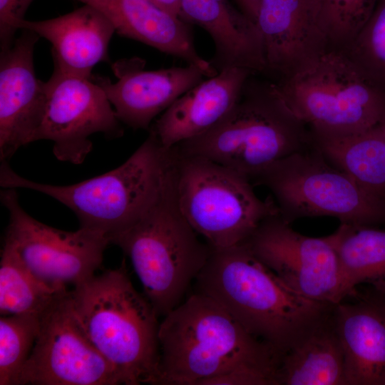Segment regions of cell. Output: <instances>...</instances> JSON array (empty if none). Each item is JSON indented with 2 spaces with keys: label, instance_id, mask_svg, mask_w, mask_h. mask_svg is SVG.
Instances as JSON below:
<instances>
[{
  "label": "cell",
  "instance_id": "cell-25",
  "mask_svg": "<svg viewBox=\"0 0 385 385\" xmlns=\"http://www.w3.org/2000/svg\"><path fill=\"white\" fill-rule=\"evenodd\" d=\"M68 289L43 282L25 265L14 246L4 240L0 262L1 316L41 315Z\"/></svg>",
  "mask_w": 385,
  "mask_h": 385
},
{
  "label": "cell",
  "instance_id": "cell-20",
  "mask_svg": "<svg viewBox=\"0 0 385 385\" xmlns=\"http://www.w3.org/2000/svg\"><path fill=\"white\" fill-rule=\"evenodd\" d=\"M379 296L333 306L346 385H385V295Z\"/></svg>",
  "mask_w": 385,
  "mask_h": 385
},
{
  "label": "cell",
  "instance_id": "cell-4",
  "mask_svg": "<svg viewBox=\"0 0 385 385\" xmlns=\"http://www.w3.org/2000/svg\"><path fill=\"white\" fill-rule=\"evenodd\" d=\"M171 167L170 148L149 135L117 168L70 185L28 180L8 162L0 166L3 188H24L48 195L71 210L83 227L102 233L111 242L134 225L159 197Z\"/></svg>",
  "mask_w": 385,
  "mask_h": 385
},
{
  "label": "cell",
  "instance_id": "cell-28",
  "mask_svg": "<svg viewBox=\"0 0 385 385\" xmlns=\"http://www.w3.org/2000/svg\"><path fill=\"white\" fill-rule=\"evenodd\" d=\"M340 51L371 84L385 92V0H379L356 37Z\"/></svg>",
  "mask_w": 385,
  "mask_h": 385
},
{
  "label": "cell",
  "instance_id": "cell-19",
  "mask_svg": "<svg viewBox=\"0 0 385 385\" xmlns=\"http://www.w3.org/2000/svg\"><path fill=\"white\" fill-rule=\"evenodd\" d=\"M99 10L115 33L195 65L205 76L218 73L196 51L188 23L150 0H77Z\"/></svg>",
  "mask_w": 385,
  "mask_h": 385
},
{
  "label": "cell",
  "instance_id": "cell-17",
  "mask_svg": "<svg viewBox=\"0 0 385 385\" xmlns=\"http://www.w3.org/2000/svg\"><path fill=\"white\" fill-rule=\"evenodd\" d=\"M252 74L246 68L232 67L203 80L175 100L155 120L150 132L165 148L203 133L233 108Z\"/></svg>",
  "mask_w": 385,
  "mask_h": 385
},
{
  "label": "cell",
  "instance_id": "cell-6",
  "mask_svg": "<svg viewBox=\"0 0 385 385\" xmlns=\"http://www.w3.org/2000/svg\"><path fill=\"white\" fill-rule=\"evenodd\" d=\"M183 215L176 198L173 162L157 200L130 227L113 237L129 257L158 317L177 307L205 266L210 246Z\"/></svg>",
  "mask_w": 385,
  "mask_h": 385
},
{
  "label": "cell",
  "instance_id": "cell-11",
  "mask_svg": "<svg viewBox=\"0 0 385 385\" xmlns=\"http://www.w3.org/2000/svg\"><path fill=\"white\" fill-rule=\"evenodd\" d=\"M244 243L289 287L308 299L335 305L350 296L330 235H304L277 214L263 220Z\"/></svg>",
  "mask_w": 385,
  "mask_h": 385
},
{
  "label": "cell",
  "instance_id": "cell-16",
  "mask_svg": "<svg viewBox=\"0 0 385 385\" xmlns=\"http://www.w3.org/2000/svg\"><path fill=\"white\" fill-rule=\"evenodd\" d=\"M255 24L262 39L266 72L281 79L329 49L307 0H262Z\"/></svg>",
  "mask_w": 385,
  "mask_h": 385
},
{
  "label": "cell",
  "instance_id": "cell-12",
  "mask_svg": "<svg viewBox=\"0 0 385 385\" xmlns=\"http://www.w3.org/2000/svg\"><path fill=\"white\" fill-rule=\"evenodd\" d=\"M71 291L40 317V331L18 385H118L113 366L96 349L77 321Z\"/></svg>",
  "mask_w": 385,
  "mask_h": 385
},
{
  "label": "cell",
  "instance_id": "cell-22",
  "mask_svg": "<svg viewBox=\"0 0 385 385\" xmlns=\"http://www.w3.org/2000/svg\"><path fill=\"white\" fill-rule=\"evenodd\" d=\"M332 309L282 354L277 385H346Z\"/></svg>",
  "mask_w": 385,
  "mask_h": 385
},
{
  "label": "cell",
  "instance_id": "cell-30",
  "mask_svg": "<svg viewBox=\"0 0 385 385\" xmlns=\"http://www.w3.org/2000/svg\"><path fill=\"white\" fill-rule=\"evenodd\" d=\"M242 12L255 23L262 0H237Z\"/></svg>",
  "mask_w": 385,
  "mask_h": 385
},
{
  "label": "cell",
  "instance_id": "cell-1",
  "mask_svg": "<svg viewBox=\"0 0 385 385\" xmlns=\"http://www.w3.org/2000/svg\"><path fill=\"white\" fill-rule=\"evenodd\" d=\"M158 338V385H203L230 372L277 385L282 354L205 295L194 292L165 315Z\"/></svg>",
  "mask_w": 385,
  "mask_h": 385
},
{
  "label": "cell",
  "instance_id": "cell-8",
  "mask_svg": "<svg viewBox=\"0 0 385 385\" xmlns=\"http://www.w3.org/2000/svg\"><path fill=\"white\" fill-rule=\"evenodd\" d=\"M179 207L210 247L245 242L261 222L279 214L274 200H262L242 174L209 159L171 148Z\"/></svg>",
  "mask_w": 385,
  "mask_h": 385
},
{
  "label": "cell",
  "instance_id": "cell-18",
  "mask_svg": "<svg viewBox=\"0 0 385 385\" xmlns=\"http://www.w3.org/2000/svg\"><path fill=\"white\" fill-rule=\"evenodd\" d=\"M19 29L32 31L51 43L54 70L88 78L98 63L108 61V46L115 33L106 16L89 4L53 19H24Z\"/></svg>",
  "mask_w": 385,
  "mask_h": 385
},
{
  "label": "cell",
  "instance_id": "cell-23",
  "mask_svg": "<svg viewBox=\"0 0 385 385\" xmlns=\"http://www.w3.org/2000/svg\"><path fill=\"white\" fill-rule=\"evenodd\" d=\"M312 144L334 165L385 203V140L376 125L342 136H315Z\"/></svg>",
  "mask_w": 385,
  "mask_h": 385
},
{
  "label": "cell",
  "instance_id": "cell-9",
  "mask_svg": "<svg viewBox=\"0 0 385 385\" xmlns=\"http://www.w3.org/2000/svg\"><path fill=\"white\" fill-rule=\"evenodd\" d=\"M272 192L279 215L332 217L340 223L385 224V203L331 163L312 144L270 165L254 182Z\"/></svg>",
  "mask_w": 385,
  "mask_h": 385
},
{
  "label": "cell",
  "instance_id": "cell-13",
  "mask_svg": "<svg viewBox=\"0 0 385 385\" xmlns=\"http://www.w3.org/2000/svg\"><path fill=\"white\" fill-rule=\"evenodd\" d=\"M46 106L35 141L53 143L61 161L81 164L92 149L89 137L102 133L123 135L114 108L102 87L92 79L54 70L45 82Z\"/></svg>",
  "mask_w": 385,
  "mask_h": 385
},
{
  "label": "cell",
  "instance_id": "cell-21",
  "mask_svg": "<svg viewBox=\"0 0 385 385\" xmlns=\"http://www.w3.org/2000/svg\"><path fill=\"white\" fill-rule=\"evenodd\" d=\"M180 19L204 29L215 45L210 61L219 72L240 67L266 72L264 47L256 24L228 0H180Z\"/></svg>",
  "mask_w": 385,
  "mask_h": 385
},
{
  "label": "cell",
  "instance_id": "cell-32",
  "mask_svg": "<svg viewBox=\"0 0 385 385\" xmlns=\"http://www.w3.org/2000/svg\"><path fill=\"white\" fill-rule=\"evenodd\" d=\"M378 128H379V130H381L384 138V140H385V114L383 116L382 119L381 120V121L379 122V123L377 125Z\"/></svg>",
  "mask_w": 385,
  "mask_h": 385
},
{
  "label": "cell",
  "instance_id": "cell-5",
  "mask_svg": "<svg viewBox=\"0 0 385 385\" xmlns=\"http://www.w3.org/2000/svg\"><path fill=\"white\" fill-rule=\"evenodd\" d=\"M245 82L240 98L218 123L173 147L229 168L252 181L279 160L312 145V135L277 96L272 83Z\"/></svg>",
  "mask_w": 385,
  "mask_h": 385
},
{
  "label": "cell",
  "instance_id": "cell-15",
  "mask_svg": "<svg viewBox=\"0 0 385 385\" xmlns=\"http://www.w3.org/2000/svg\"><path fill=\"white\" fill-rule=\"evenodd\" d=\"M139 58L121 59L112 64L118 81L92 76L106 93L121 123L135 129H149L155 118L205 76L195 65L154 71L144 70Z\"/></svg>",
  "mask_w": 385,
  "mask_h": 385
},
{
  "label": "cell",
  "instance_id": "cell-3",
  "mask_svg": "<svg viewBox=\"0 0 385 385\" xmlns=\"http://www.w3.org/2000/svg\"><path fill=\"white\" fill-rule=\"evenodd\" d=\"M70 298L77 321L121 384H157L158 316L133 287L125 260L75 286Z\"/></svg>",
  "mask_w": 385,
  "mask_h": 385
},
{
  "label": "cell",
  "instance_id": "cell-29",
  "mask_svg": "<svg viewBox=\"0 0 385 385\" xmlns=\"http://www.w3.org/2000/svg\"><path fill=\"white\" fill-rule=\"evenodd\" d=\"M34 0H0V51L9 48L16 38L19 24Z\"/></svg>",
  "mask_w": 385,
  "mask_h": 385
},
{
  "label": "cell",
  "instance_id": "cell-14",
  "mask_svg": "<svg viewBox=\"0 0 385 385\" xmlns=\"http://www.w3.org/2000/svg\"><path fill=\"white\" fill-rule=\"evenodd\" d=\"M12 45L0 51V160L9 162L35 141L46 106L45 82L36 76L34 53L39 36L21 29Z\"/></svg>",
  "mask_w": 385,
  "mask_h": 385
},
{
  "label": "cell",
  "instance_id": "cell-7",
  "mask_svg": "<svg viewBox=\"0 0 385 385\" xmlns=\"http://www.w3.org/2000/svg\"><path fill=\"white\" fill-rule=\"evenodd\" d=\"M272 85L284 108L312 135L366 131L385 114V92L338 50H326Z\"/></svg>",
  "mask_w": 385,
  "mask_h": 385
},
{
  "label": "cell",
  "instance_id": "cell-2",
  "mask_svg": "<svg viewBox=\"0 0 385 385\" xmlns=\"http://www.w3.org/2000/svg\"><path fill=\"white\" fill-rule=\"evenodd\" d=\"M195 285V293L216 302L247 332L282 355L333 307L292 289L244 242L210 247Z\"/></svg>",
  "mask_w": 385,
  "mask_h": 385
},
{
  "label": "cell",
  "instance_id": "cell-26",
  "mask_svg": "<svg viewBox=\"0 0 385 385\" xmlns=\"http://www.w3.org/2000/svg\"><path fill=\"white\" fill-rule=\"evenodd\" d=\"M329 49L343 50L368 21L379 0H307Z\"/></svg>",
  "mask_w": 385,
  "mask_h": 385
},
{
  "label": "cell",
  "instance_id": "cell-24",
  "mask_svg": "<svg viewBox=\"0 0 385 385\" xmlns=\"http://www.w3.org/2000/svg\"><path fill=\"white\" fill-rule=\"evenodd\" d=\"M329 235L350 295L363 283L385 295V230L340 223Z\"/></svg>",
  "mask_w": 385,
  "mask_h": 385
},
{
  "label": "cell",
  "instance_id": "cell-31",
  "mask_svg": "<svg viewBox=\"0 0 385 385\" xmlns=\"http://www.w3.org/2000/svg\"><path fill=\"white\" fill-rule=\"evenodd\" d=\"M161 8L180 17V0H150Z\"/></svg>",
  "mask_w": 385,
  "mask_h": 385
},
{
  "label": "cell",
  "instance_id": "cell-27",
  "mask_svg": "<svg viewBox=\"0 0 385 385\" xmlns=\"http://www.w3.org/2000/svg\"><path fill=\"white\" fill-rule=\"evenodd\" d=\"M40 331V317L30 314L0 318V385H18Z\"/></svg>",
  "mask_w": 385,
  "mask_h": 385
},
{
  "label": "cell",
  "instance_id": "cell-10",
  "mask_svg": "<svg viewBox=\"0 0 385 385\" xmlns=\"http://www.w3.org/2000/svg\"><path fill=\"white\" fill-rule=\"evenodd\" d=\"M0 199L9 215L4 240L39 279L67 289L95 275L110 244L106 236L83 227L64 231L36 220L21 206L16 189L4 188Z\"/></svg>",
  "mask_w": 385,
  "mask_h": 385
}]
</instances>
